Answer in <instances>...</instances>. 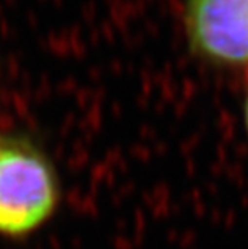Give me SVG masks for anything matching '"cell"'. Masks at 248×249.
Here are the masks:
<instances>
[{"mask_svg": "<svg viewBox=\"0 0 248 249\" xmlns=\"http://www.w3.org/2000/svg\"><path fill=\"white\" fill-rule=\"evenodd\" d=\"M57 178L39 151L0 146V233L19 236L49 219L57 204Z\"/></svg>", "mask_w": 248, "mask_h": 249, "instance_id": "1", "label": "cell"}, {"mask_svg": "<svg viewBox=\"0 0 248 249\" xmlns=\"http://www.w3.org/2000/svg\"><path fill=\"white\" fill-rule=\"evenodd\" d=\"M184 29L192 52L203 60L248 65V0H187Z\"/></svg>", "mask_w": 248, "mask_h": 249, "instance_id": "2", "label": "cell"}, {"mask_svg": "<svg viewBox=\"0 0 248 249\" xmlns=\"http://www.w3.org/2000/svg\"><path fill=\"white\" fill-rule=\"evenodd\" d=\"M244 125H245V134L248 139V90H247L245 102H244Z\"/></svg>", "mask_w": 248, "mask_h": 249, "instance_id": "3", "label": "cell"}]
</instances>
